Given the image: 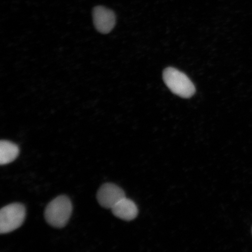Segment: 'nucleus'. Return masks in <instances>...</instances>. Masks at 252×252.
Segmentation results:
<instances>
[{"label": "nucleus", "instance_id": "nucleus-2", "mask_svg": "<svg viewBox=\"0 0 252 252\" xmlns=\"http://www.w3.org/2000/svg\"><path fill=\"white\" fill-rule=\"evenodd\" d=\"M163 78L169 89L179 96L189 98L196 92L195 87L190 79L177 69L172 67L166 68L163 71Z\"/></svg>", "mask_w": 252, "mask_h": 252}, {"label": "nucleus", "instance_id": "nucleus-6", "mask_svg": "<svg viewBox=\"0 0 252 252\" xmlns=\"http://www.w3.org/2000/svg\"><path fill=\"white\" fill-rule=\"evenodd\" d=\"M116 217L125 220H131L136 218L138 210L134 201L126 197L115 205L112 209Z\"/></svg>", "mask_w": 252, "mask_h": 252}, {"label": "nucleus", "instance_id": "nucleus-3", "mask_svg": "<svg viewBox=\"0 0 252 252\" xmlns=\"http://www.w3.org/2000/svg\"><path fill=\"white\" fill-rule=\"evenodd\" d=\"M26 216L24 205L13 203L3 207L0 211V233L7 234L23 224Z\"/></svg>", "mask_w": 252, "mask_h": 252}, {"label": "nucleus", "instance_id": "nucleus-5", "mask_svg": "<svg viewBox=\"0 0 252 252\" xmlns=\"http://www.w3.org/2000/svg\"><path fill=\"white\" fill-rule=\"evenodd\" d=\"M93 21L97 31L108 33L116 24V15L112 10L103 6H97L93 9Z\"/></svg>", "mask_w": 252, "mask_h": 252}, {"label": "nucleus", "instance_id": "nucleus-7", "mask_svg": "<svg viewBox=\"0 0 252 252\" xmlns=\"http://www.w3.org/2000/svg\"><path fill=\"white\" fill-rule=\"evenodd\" d=\"M20 153L18 147L12 142L1 140L0 142V163L8 164L17 158Z\"/></svg>", "mask_w": 252, "mask_h": 252}, {"label": "nucleus", "instance_id": "nucleus-1", "mask_svg": "<svg viewBox=\"0 0 252 252\" xmlns=\"http://www.w3.org/2000/svg\"><path fill=\"white\" fill-rule=\"evenodd\" d=\"M72 210L70 198L65 196H59L47 205L45 212L46 220L53 227L63 228L67 225Z\"/></svg>", "mask_w": 252, "mask_h": 252}, {"label": "nucleus", "instance_id": "nucleus-4", "mask_svg": "<svg viewBox=\"0 0 252 252\" xmlns=\"http://www.w3.org/2000/svg\"><path fill=\"white\" fill-rule=\"evenodd\" d=\"M126 197L124 190L117 185L105 184L97 193V200L102 207L112 209L120 200Z\"/></svg>", "mask_w": 252, "mask_h": 252}]
</instances>
